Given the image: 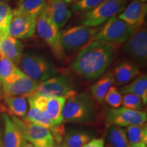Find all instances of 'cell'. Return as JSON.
Listing matches in <instances>:
<instances>
[{
    "mask_svg": "<svg viewBox=\"0 0 147 147\" xmlns=\"http://www.w3.org/2000/svg\"><path fill=\"white\" fill-rule=\"evenodd\" d=\"M112 46L99 42H91L82 49L71 62V68L87 80L99 78L105 73L115 58Z\"/></svg>",
    "mask_w": 147,
    "mask_h": 147,
    "instance_id": "obj_1",
    "label": "cell"
},
{
    "mask_svg": "<svg viewBox=\"0 0 147 147\" xmlns=\"http://www.w3.org/2000/svg\"><path fill=\"white\" fill-rule=\"evenodd\" d=\"M23 54V43L10 36L0 38V56L12 61L16 65Z\"/></svg>",
    "mask_w": 147,
    "mask_h": 147,
    "instance_id": "obj_17",
    "label": "cell"
},
{
    "mask_svg": "<svg viewBox=\"0 0 147 147\" xmlns=\"http://www.w3.org/2000/svg\"><path fill=\"white\" fill-rule=\"evenodd\" d=\"M93 138V135L84 129H70L65 131L63 144L66 147H83Z\"/></svg>",
    "mask_w": 147,
    "mask_h": 147,
    "instance_id": "obj_25",
    "label": "cell"
},
{
    "mask_svg": "<svg viewBox=\"0 0 147 147\" xmlns=\"http://www.w3.org/2000/svg\"><path fill=\"white\" fill-rule=\"evenodd\" d=\"M121 104H123L124 108L134 110H140L144 106L142 99L138 95L132 93L125 94L124 96L122 97Z\"/></svg>",
    "mask_w": 147,
    "mask_h": 147,
    "instance_id": "obj_31",
    "label": "cell"
},
{
    "mask_svg": "<svg viewBox=\"0 0 147 147\" xmlns=\"http://www.w3.org/2000/svg\"><path fill=\"white\" fill-rule=\"evenodd\" d=\"M105 138L110 147H131L127 138L125 129L121 127L107 125Z\"/></svg>",
    "mask_w": 147,
    "mask_h": 147,
    "instance_id": "obj_24",
    "label": "cell"
},
{
    "mask_svg": "<svg viewBox=\"0 0 147 147\" xmlns=\"http://www.w3.org/2000/svg\"><path fill=\"white\" fill-rule=\"evenodd\" d=\"M112 71L115 78V84L118 85L127 84L140 74L138 65L127 60L119 62Z\"/></svg>",
    "mask_w": 147,
    "mask_h": 147,
    "instance_id": "obj_18",
    "label": "cell"
},
{
    "mask_svg": "<svg viewBox=\"0 0 147 147\" xmlns=\"http://www.w3.org/2000/svg\"><path fill=\"white\" fill-rule=\"evenodd\" d=\"M104 119L107 125L128 127L146 124V113L142 110H130L124 107L109 108L105 110Z\"/></svg>",
    "mask_w": 147,
    "mask_h": 147,
    "instance_id": "obj_10",
    "label": "cell"
},
{
    "mask_svg": "<svg viewBox=\"0 0 147 147\" xmlns=\"http://www.w3.org/2000/svg\"><path fill=\"white\" fill-rule=\"evenodd\" d=\"M127 138L131 147H137L142 144L147 143L146 125H131L125 129Z\"/></svg>",
    "mask_w": 147,
    "mask_h": 147,
    "instance_id": "obj_27",
    "label": "cell"
},
{
    "mask_svg": "<svg viewBox=\"0 0 147 147\" xmlns=\"http://www.w3.org/2000/svg\"><path fill=\"white\" fill-rule=\"evenodd\" d=\"M100 27H90L82 25L61 31V40L64 51L81 50L93 41Z\"/></svg>",
    "mask_w": 147,
    "mask_h": 147,
    "instance_id": "obj_7",
    "label": "cell"
},
{
    "mask_svg": "<svg viewBox=\"0 0 147 147\" xmlns=\"http://www.w3.org/2000/svg\"><path fill=\"white\" fill-rule=\"evenodd\" d=\"M18 65L25 76L39 82L52 78L57 74L54 64L36 53H23Z\"/></svg>",
    "mask_w": 147,
    "mask_h": 147,
    "instance_id": "obj_4",
    "label": "cell"
},
{
    "mask_svg": "<svg viewBox=\"0 0 147 147\" xmlns=\"http://www.w3.org/2000/svg\"><path fill=\"white\" fill-rule=\"evenodd\" d=\"M73 91V85L67 77L53 76L40 82L32 96L65 97L66 98Z\"/></svg>",
    "mask_w": 147,
    "mask_h": 147,
    "instance_id": "obj_12",
    "label": "cell"
},
{
    "mask_svg": "<svg viewBox=\"0 0 147 147\" xmlns=\"http://www.w3.org/2000/svg\"><path fill=\"white\" fill-rule=\"evenodd\" d=\"M36 18L14 10L8 35L16 39L32 38L36 32Z\"/></svg>",
    "mask_w": 147,
    "mask_h": 147,
    "instance_id": "obj_13",
    "label": "cell"
},
{
    "mask_svg": "<svg viewBox=\"0 0 147 147\" xmlns=\"http://www.w3.org/2000/svg\"><path fill=\"white\" fill-rule=\"evenodd\" d=\"M4 130L3 136V147H22L25 140L15 125L12 123L8 113H3Z\"/></svg>",
    "mask_w": 147,
    "mask_h": 147,
    "instance_id": "obj_19",
    "label": "cell"
},
{
    "mask_svg": "<svg viewBox=\"0 0 147 147\" xmlns=\"http://www.w3.org/2000/svg\"><path fill=\"white\" fill-rule=\"evenodd\" d=\"M121 94L132 93L138 95L142 99L144 106L147 103V76L142 74H139L129 83L119 88Z\"/></svg>",
    "mask_w": 147,
    "mask_h": 147,
    "instance_id": "obj_21",
    "label": "cell"
},
{
    "mask_svg": "<svg viewBox=\"0 0 147 147\" xmlns=\"http://www.w3.org/2000/svg\"><path fill=\"white\" fill-rule=\"evenodd\" d=\"M105 1L106 0H80L73 2L71 9L75 12H87L96 8Z\"/></svg>",
    "mask_w": 147,
    "mask_h": 147,
    "instance_id": "obj_30",
    "label": "cell"
},
{
    "mask_svg": "<svg viewBox=\"0 0 147 147\" xmlns=\"http://www.w3.org/2000/svg\"><path fill=\"white\" fill-rule=\"evenodd\" d=\"M44 14L59 28H63L71 16L67 3L61 0H47Z\"/></svg>",
    "mask_w": 147,
    "mask_h": 147,
    "instance_id": "obj_16",
    "label": "cell"
},
{
    "mask_svg": "<svg viewBox=\"0 0 147 147\" xmlns=\"http://www.w3.org/2000/svg\"><path fill=\"white\" fill-rule=\"evenodd\" d=\"M104 101L113 108H119L122 104V95L115 87H112L106 93Z\"/></svg>",
    "mask_w": 147,
    "mask_h": 147,
    "instance_id": "obj_32",
    "label": "cell"
},
{
    "mask_svg": "<svg viewBox=\"0 0 147 147\" xmlns=\"http://www.w3.org/2000/svg\"><path fill=\"white\" fill-rule=\"evenodd\" d=\"M61 1H65V2L67 3H69L71 2V0H61Z\"/></svg>",
    "mask_w": 147,
    "mask_h": 147,
    "instance_id": "obj_37",
    "label": "cell"
},
{
    "mask_svg": "<svg viewBox=\"0 0 147 147\" xmlns=\"http://www.w3.org/2000/svg\"><path fill=\"white\" fill-rule=\"evenodd\" d=\"M10 0H0V3H8Z\"/></svg>",
    "mask_w": 147,
    "mask_h": 147,
    "instance_id": "obj_35",
    "label": "cell"
},
{
    "mask_svg": "<svg viewBox=\"0 0 147 147\" xmlns=\"http://www.w3.org/2000/svg\"><path fill=\"white\" fill-rule=\"evenodd\" d=\"M137 147H146V144H142Z\"/></svg>",
    "mask_w": 147,
    "mask_h": 147,
    "instance_id": "obj_38",
    "label": "cell"
},
{
    "mask_svg": "<svg viewBox=\"0 0 147 147\" xmlns=\"http://www.w3.org/2000/svg\"><path fill=\"white\" fill-rule=\"evenodd\" d=\"M1 97H2V95H1V89H0V101L1 100Z\"/></svg>",
    "mask_w": 147,
    "mask_h": 147,
    "instance_id": "obj_39",
    "label": "cell"
},
{
    "mask_svg": "<svg viewBox=\"0 0 147 147\" xmlns=\"http://www.w3.org/2000/svg\"><path fill=\"white\" fill-rule=\"evenodd\" d=\"M136 30L115 16L100 26L92 42H99L114 47L125 43Z\"/></svg>",
    "mask_w": 147,
    "mask_h": 147,
    "instance_id": "obj_3",
    "label": "cell"
},
{
    "mask_svg": "<svg viewBox=\"0 0 147 147\" xmlns=\"http://www.w3.org/2000/svg\"><path fill=\"white\" fill-rule=\"evenodd\" d=\"M47 0H21L15 10L36 18L45 10Z\"/></svg>",
    "mask_w": 147,
    "mask_h": 147,
    "instance_id": "obj_26",
    "label": "cell"
},
{
    "mask_svg": "<svg viewBox=\"0 0 147 147\" xmlns=\"http://www.w3.org/2000/svg\"><path fill=\"white\" fill-rule=\"evenodd\" d=\"M138 1H142V2H146V0H138Z\"/></svg>",
    "mask_w": 147,
    "mask_h": 147,
    "instance_id": "obj_41",
    "label": "cell"
},
{
    "mask_svg": "<svg viewBox=\"0 0 147 147\" xmlns=\"http://www.w3.org/2000/svg\"><path fill=\"white\" fill-rule=\"evenodd\" d=\"M123 50L134 62L144 66L147 60V31L146 28L137 29L124 43Z\"/></svg>",
    "mask_w": 147,
    "mask_h": 147,
    "instance_id": "obj_11",
    "label": "cell"
},
{
    "mask_svg": "<svg viewBox=\"0 0 147 147\" xmlns=\"http://www.w3.org/2000/svg\"><path fill=\"white\" fill-rule=\"evenodd\" d=\"M24 76L23 71L12 61L0 56V84H8Z\"/></svg>",
    "mask_w": 147,
    "mask_h": 147,
    "instance_id": "obj_22",
    "label": "cell"
},
{
    "mask_svg": "<svg viewBox=\"0 0 147 147\" xmlns=\"http://www.w3.org/2000/svg\"><path fill=\"white\" fill-rule=\"evenodd\" d=\"M0 147H3V136L1 129H0Z\"/></svg>",
    "mask_w": 147,
    "mask_h": 147,
    "instance_id": "obj_34",
    "label": "cell"
},
{
    "mask_svg": "<svg viewBox=\"0 0 147 147\" xmlns=\"http://www.w3.org/2000/svg\"><path fill=\"white\" fill-rule=\"evenodd\" d=\"M29 106L41 111L55 125L63 123L62 110L66 101L65 97L31 96L27 97Z\"/></svg>",
    "mask_w": 147,
    "mask_h": 147,
    "instance_id": "obj_9",
    "label": "cell"
},
{
    "mask_svg": "<svg viewBox=\"0 0 147 147\" xmlns=\"http://www.w3.org/2000/svg\"><path fill=\"white\" fill-rule=\"evenodd\" d=\"M54 147H66V146L64 144H55Z\"/></svg>",
    "mask_w": 147,
    "mask_h": 147,
    "instance_id": "obj_36",
    "label": "cell"
},
{
    "mask_svg": "<svg viewBox=\"0 0 147 147\" xmlns=\"http://www.w3.org/2000/svg\"><path fill=\"white\" fill-rule=\"evenodd\" d=\"M127 2V0H106L86 12L82 25L90 27H100L110 18L120 14L126 7Z\"/></svg>",
    "mask_w": 147,
    "mask_h": 147,
    "instance_id": "obj_8",
    "label": "cell"
},
{
    "mask_svg": "<svg viewBox=\"0 0 147 147\" xmlns=\"http://www.w3.org/2000/svg\"><path fill=\"white\" fill-rule=\"evenodd\" d=\"M105 140L104 138H93L83 147H104Z\"/></svg>",
    "mask_w": 147,
    "mask_h": 147,
    "instance_id": "obj_33",
    "label": "cell"
},
{
    "mask_svg": "<svg viewBox=\"0 0 147 147\" xmlns=\"http://www.w3.org/2000/svg\"><path fill=\"white\" fill-rule=\"evenodd\" d=\"M5 106H0L1 111L5 113L8 111V115H14L17 117H23L27 113V102L24 96H8L4 97Z\"/></svg>",
    "mask_w": 147,
    "mask_h": 147,
    "instance_id": "obj_23",
    "label": "cell"
},
{
    "mask_svg": "<svg viewBox=\"0 0 147 147\" xmlns=\"http://www.w3.org/2000/svg\"><path fill=\"white\" fill-rule=\"evenodd\" d=\"M30 106V108L27 113L26 115L23 118V121L43 126L46 128L49 129L50 131H51L56 126L51 121L46 118L45 116L43 115V113L41 111H40L39 110H38L34 106Z\"/></svg>",
    "mask_w": 147,
    "mask_h": 147,
    "instance_id": "obj_28",
    "label": "cell"
},
{
    "mask_svg": "<svg viewBox=\"0 0 147 147\" xmlns=\"http://www.w3.org/2000/svg\"><path fill=\"white\" fill-rule=\"evenodd\" d=\"M36 31L59 61H63L65 53L62 47L60 29L42 12L36 18Z\"/></svg>",
    "mask_w": 147,
    "mask_h": 147,
    "instance_id": "obj_5",
    "label": "cell"
},
{
    "mask_svg": "<svg viewBox=\"0 0 147 147\" xmlns=\"http://www.w3.org/2000/svg\"><path fill=\"white\" fill-rule=\"evenodd\" d=\"M40 82L32 80L27 76L8 84H1L3 97L24 96L26 98L32 96L39 87Z\"/></svg>",
    "mask_w": 147,
    "mask_h": 147,
    "instance_id": "obj_15",
    "label": "cell"
},
{
    "mask_svg": "<svg viewBox=\"0 0 147 147\" xmlns=\"http://www.w3.org/2000/svg\"><path fill=\"white\" fill-rule=\"evenodd\" d=\"M10 117L25 141L31 143L35 147H54V138L49 129L26 122L14 115H11Z\"/></svg>",
    "mask_w": 147,
    "mask_h": 147,
    "instance_id": "obj_6",
    "label": "cell"
},
{
    "mask_svg": "<svg viewBox=\"0 0 147 147\" xmlns=\"http://www.w3.org/2000/svg\"><path fill=\"white\" fill-rule=\"evenodd\" d=\"M97 110L93 97L87 92L74 91L66 97L62 110L63 123H89L96 119Z\"/></svg>",
    "mask_w": 147,
    "mask_h": 147,
    "instance_id": "obj_2",
    "label": "cell"
},
{
    "mask_svg": "<svg viewBox=\"0 0 147 147\" xmlns=\"http://www.w3.org/2000/svg\"><path fill=\"white\" fill-rule=\"evenodd\" d=\"M13 10L8 3H0V38L8 36Z\"/></svg>",
    "mask_w": 147,
    "mask_h": 147,
    "instance_id": "obj_29",
    "label": "cell"
},
{
    "mask_svg": "<svg viewBox=\"0 0 147 147\" xmlns=\"http://www.w3.org/2000/svg\"><path fill=\"white\" fill-rule=\"evenodd\" d=\"M78 1H80V0H71V1H73V2H76Z\"/></svg>",
    "mask_w": 147,
    "mask_h": 147,
    "instance_id": "obj_40",
    "label": "cell"
},
{
    "mask_svg": "<svg viewBox=\"0 0 147 147\" xmlns=\"http://www.w3.org/2000/svg\"><path fill=\"white\" fill-rule=\"evenodd\" d=\"M115 84V81L113 71H108L107 73L103 74L90 88L93 100H96L99 104H102L108 90Z\"/></svg>",
    "mask_w": 147,
    "mask_h": 147,
    "instance_id": "obj_20",
    "label": "cell"
},
{
    "mask_svg": "<svg viewBox=\"0 0 147 147\" xmlns=\"http://www.w3.org/2000/svg\"><path fill=\"white\" fill-rule=\"evenodd\" d=\"M146 12V3L133 0L119 14L118 18L136 29H139L144 25Z\"/></svg>",
    "mask_w": 147,
    "mask_h": 147,
    "instance_id": "obj_14",
    "label": "cell"
}]
</instances>
